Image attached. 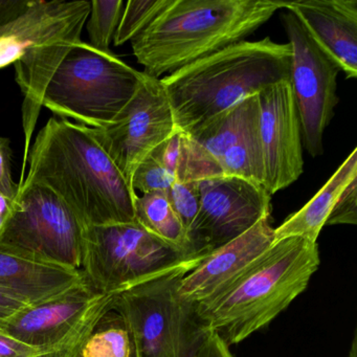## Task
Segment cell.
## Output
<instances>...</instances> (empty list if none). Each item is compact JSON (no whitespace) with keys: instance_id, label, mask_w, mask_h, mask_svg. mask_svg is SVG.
Wrapping results in <instances>:
<instances>
[{"instance_id":"cell-26","label":"cell","mask_w":357,"mask_h":357,"mask_svg":"<svg viewBox=\"0 0 357 357\" xmlns=\"http://www.w3.org/2000/svg\"><path fill=\"white\" fill-rule=\"evenodd\" d=\"M167 195L187 234L189 233L199 211V181L174 178Z\"/></svg>"},{"instance_id":"cell-3","label":"cell","mask_w":357,"mask_h":357,"mask_svg":"<svg viewBox=\"0 0 357 357\" xmlns=\"http://www.w3.org/2000/svg\"><path fill=\"white\" fill-rule=\"evenodd\" d=\"M319 262L314 242L301 237L275 242L227 289L190 307L198 333L214 332L229 347L241 342L308 287Z\"/></svg>"},{"instance_id":"cell-33","label":"cell","mask_w":357,"mask_h":357,"mask_svg":"<svg viewBox=\"0 0 357 357\" xmlns=\"http://www.w3.org/2000/svg\"><path fill=\"white\" fill-rule=\"evenodd\" d=\"M33 0H0V29L28 11Z\"/></svg>"},{"instance_id":"cell-23","label":"cell","mask_w":357,"mask_h":357,"mask_svg":"<svg viewBox=\"0 0 357 357\" xmlns=\"http://www.w3.org/2000/svg\"><path fill=\"white\" fill-rule=\"evenodd\" d=\"M173 0H129L123 11L120 24L114 37L116 47L132 41L148 28Z\"/></svg>"},{"instance_id":"cell-9","label":"cell","mask_w":357,"mask_h":357,"mask_svg":"<svg viewBox=\"0 0 357 357\" xmlns=\"http://www.w3.org/2000/svg\"><path fill=\"white\" fill-rule=\"evenodd\" d=\"M282 22L291 47L289 82L303 143L308 153L317 158L324 153V133L340 101L336 80L342 68L294 13H284Z\"/></svg>"},{"instance_id":"cell-27","label":"cell","mask_w":357,"mask_h":357,"mask_svg":"<svg viewBox=\"0 0 357 357\" xmlns=\"http://www.w3.org/2000/svg\"><path fill=\"white\" fill-rule=\"evenodd\" d=\"M72 349H47L30 346L0 332V357H72Z\"/></svg>"},{"instance_id":"cell-21","label":"cell","mask_w":357,"mask_h":357,"mask_svg":"<svg viewBox=\"0 0 357 357\" xmlns=\"http://www.w3.org/2000/svg\"><path fill=\"white\" fill-rule=\"evenodd\" d=\"M135 208V221L148 233L188 254H198L192 250L187 231L171 206L167 193L137 195Z\"/></svg>"},{"instance_id":"cell-2","label":"cell","mask_w":357,"mask_h":357,"mask_svg":"<svg viewBox=\"0 0 357 357\" xmlns=\"http://www.w3.org/2000/svg\"><path fill=\"white\" fill-rule=\"evenodd\" d=\"M291 47L241 41L160 79L175 127L187 135L263 89L290 80Z\"/></svg>"},{"instance_id":"cell-12","label":"cell","mask_w":357,"mask_h":357,"mask_svg":"<svg viewBox=\"0 0 357 357\" xmlns=\"http://www.w3.org/2000/svg\"><path fill=\"white\" fill-rule=\"evenodd\" d=\"M199 191V211L188 233L192 250L198 254H208L271 216L273 196L245 179H202Z\"/></svg>"},{"instance_id":"cell-32","label":"cell","mask_w":357,"mask_h":357,"mask_svg":"<svg viewBox=\"0 0 357 357\" xmlns=\"http://www.w3.org/2000/svg\"><path fill=\"white\" fill-rule=\"evenodd\" d=\"M28 305L30 304L17 294L0 288V327Z\"/></svg>"},{"instance_id":"cell-8","label":"cell","mask_w":357,"mask_h":357,"mask_svg":"<svg viewBox=\"0 0 357 357\" xmlns=\"http://www.w3.org/2000/svg\"><path fill=\"white\" fill-rule=\"evenodd\" d=\"M86 227L49 188L22 185L0 243L49 262L80 269Z\"/></svg>"},{"instance_id":"cell-19","label":"cell","mask_w":357,"mask_h":357,"mask_svg":"<svg viewBox=\"0 0 357 357\" xmlns=\"http://www.w3.org/2000/svg\"><path fill=\"white\" fill-rule=\"evenodd\" d=\"M257 103V95L246 98L185 135L204 158L219 169V160L227 148L239 137L246 119Z\"/></svg>"},{"instance_id":"cell-34","label":"cell","mask_w":357,"mask_h":357,"mask_svg":"<svg viewBox=\"0 0 357 357\" xmlns=\"http://www.w3.org/2000/svg\"><path fill=\"white\" fill-rule=\"evenodd\" d=\"M13 202L7 196L0 193V216L5 217L6 219L9 218Z\"/></svg>"},{"instance_id":"cell-28","label":"cell","mask_w":357,"mask_h":357,"mask_svg":"<svg viewBox=\"0 0 357 357\" xmlns=\"http://www.w3.org/2000/svg\"><path fill=\"white\" fill-rule=\"evenodd\" d=\"M357 223V178L353 179L338 197L326 225Z\"/></svg>"},{"instance_id":"cell-17","label":"cell","mask_w":357,"mask_h":357,"mask_svg":"<svg viewBox=\"0 0 357 357\" xmlns=\"http://www.w3.org/2000/svg\"><path fill=\"white\" fill-rule=\"evenodd\" d=\"M82 277L81 269L49 262L0 243V288L17 294L30 305L58 296Z\"/></svg>"},{"instance_id":"cell-7","label":"cell","mask_w":357,"mask_h":357,"mask_svg":"<svg viewBox=\"0 0 357 357\" xmlns=\"http://www.w3.org/2000/svg\"><path fill=\"white\" fill-rule=\"evenodd\" d=\"M191 271L179 269L116 294L112 310L126 321L137 357L192 356L202 334L178 294L181 279Z\"/></svg>"},{"instance_id":"cell-14","label":"cell","mask_w":357,"mask_h":357,"mask_svg":"<svg viewBox=\"0 0 357 357\" xmlns=\"http://www.w3.org/2000/svg\"><path fill=\"white\" fill-rule=\"evenodd\" d=\"M275 229L271 216L239 237L208 252L181 279L178 294L190 307L206 302L227 289L271 248Z\"/></svg>"},{"instance_id":"cell-29","label":"cell","mask_w":357,"mask_h":357,"mask_svg":"<svg viewBox=\"0 0 357 357\" xmlns=\"http://www.w3.org/2000/svg\"><path fill=\"white\" fill-rule=\"evenodd\" d=\"M12 155L11 141L8 137H0V193L14 202L20 187L12 177Z\"/></svg>"},{"instance_id":"cell-11","label":"cell","mask_w":357,"mask_h":357,"mask_svg":"<svg viewBox=\"0 0 357 357\" xmlns=\"http://www.w3.org/2000/svg\"><path fill=\"white\" fill-rule=\"evenodd\" d=\"M93 129L101 147L131 185L139 162L176 131L160 79L145 74L116 120L105 128Z\"/></svg>"},{"instance_id":"cell-1","label":"cell","mask_w":357,"mask_h":357,"mask_svg":"<svg viewBox=\"0 0 357 357\" xmlns=\"http://www.w3.org/2000/svg\"><path fill=\"white\" fill-rule=\"evenodd\" d=\"M26 162L22 185L49 188L85 227L137 222V193L91 127L50 119L37 135Z\"/></svg>"},{"instance_id":"cell-18","label":"cell","mask_w":357,"mask_h":357,"mask_svg":"<svg viewBox=\"0 0 357 357\" xmlns=\"http://www.w3.org/2000/svg\"><path fill=\"white\" fill-rule=\"evenodd\" d=\"M357 178V149L355 148L321 190L298 212L290 215L275 229L273 243L289 237H301L317 243L338 197L344 188Z\"/></svg>"},{"instance_id":"cell-20","label":"cell","mask_w":357,"mask_h":357,"mask_svg":"<svg viewBox=\"0 0 357 357\" xmlns=\"http://www.w3.org/2000/svg\"><path fill=\"white\" fill-rule=\"evenodd\" d=\"M219 170L222 176L238 177L264 187V160L259 130L258 103L246 119L239 137L219 160Z\"/></svg>"},{"instance_id":"cell-5","label":"cell","mask_w":357,"mask_h":357,"mask_svg":"<svg viewBox=\"0 0 357 357\" xmlns=\"http://www.w3.org/2000/svg\"><path fill=\"white\" fill-rule=\"evenodd\" d=\"M144 77L112 52L99 51L81 40L52 77L43 107L91 128H105L135 96Z\"/></svg>"},{"instance_id":"cell-24","label":"cell","mask_w":357,"mask_h":357,"mask_svg":"<svg viewBox=\"0 0 357 357\" xmlns=\"http://www.w3.org/2000/svg\"><path fill=\"white\" fill-rule=\"evenodd\" d=\"M123 0H93L91 3L87 32L89 45L93 49L110 53V45L114 40L116 29L120 24L123 11Z\"/></svg>"},{"instance_id":"cell-30","label":"cell","mask_w":357,"mask_h":357,"mask_svg":"<svg viewBox=\"0 0 357 357\" xmlns=\"http://www.w3.org/2000/svg\"><path fill=\"white\" fill-rule=\"evenodd\" d=\"M191 357H234L229 347L214 332L200 335Z\"/></svg>"},{"instance_id":"cell-31","label":"cell","mask_w":357,"mask_h":357,"mask_svg":"<svg viewBox=\"0 0 357 357\" xmlns=\"http://www.w3.org/2000/svg\"><path fill=\"white\" fill-rule=\"evenodd\" d=\"M158 152L165 168L175 177L181 156V133L175 131L166 142L158 146Z\"/></svg>"},{"instance_id":"cell-10","label":"cell","mask_w":357,"mask_h":357,"mask_svg":"<svg viewBox=\"0 0 357 357\" xmlns=\"http://www.w3.org/2000/svg\"><path fill=\"white\" fill-rule=\"evenodd\" d=\"M116 296L98 292L83 275L58 296L28 305L8 319L0 332L38 348L76 351L97 321L112 310Z\"/></svg>"},{"instance_id":"cell-22","label":"cell","mask_w":357,"mask_h":357,"mask_svg":"<svg viewBox=\"0 0 357 357\" xmlns=\"http://www.w3.org/2000/svg\"><path fill=\"white\" fill-rule=\"evenodd\" d=\"M72 357H137V350L126 321L112 309L93 326Z\"/></svg>"},{"instance_id":"cell-13","label":"cell","mask_w":357,"mask_h":357,"mask_svg":"<svg viewBox=\"0 0 357 357\" xmlns=\"http://www.w3.org/2000/svg\"><path fill=\"white\" fill-rule=\"evenodd\" d=\"M257 96L264 188L273 196L302 175V131L289 81L267 87Z\"/></svg>"},{"instance_id":"cell-36","label":"cell","mask_w":357,"mask_h":357,"mask_svg":"<svg viewBox=\"0 0 357 357\" xmlns=\"http://www.w3.org/2000/svg\"><path fill=\"white\" fill-rule=\"evenodd\" d=\"M349 357H356V340H353L352 349H351L350 356Z\"/></svg>"},{"instance_id":"cell-35","label":"cell","mask_w":357,"mask_h":357,"mask_svg":"<svg viewBox=\"0 0 357 357\" xmlns=\"http://www.w3.org/2000/svg\"><path fill=\"white\" fill-rule=\"evenodd\" d=\"M6 222H7V219L5 217L0 216V237L3 235V229H5Z\"/></svg>"},{"instance_id":"cell-16","label":"cell","mask_w":357,"mask_h":357,"mask_svg":"<svg viewBox=\"0 0 357 357\" xmlns=\"http://www.w3.org/2000/svg\"><path fill=\"white\" fill-rule=\"evenodd\" d=\"M319 45L337 62L347 78L357 77L356 0L286 1Z\"/></svg>"},{"instance_id":"cell-6","label":"cell","mask_w":357,"mask_h":357,"mask_svg":"<svg viewBox=\"0 0 357 357\" xmlns=\"http://www.w3.org/2000/svg\"><path fill=\"white\" fill-rule=\"evenodd\" d=\"M206 254H188L137 222L86 227L81 271L98 292L119 294L179 269H193Z\"/></svg>"},{"instance_id":"cell-15","label":"cell","mask_w":357,"mask_h":357,"mask_svg":"<svg viewBox=\"0 0 357 357\" xmlns=\"http://www.w3.org/2000/svg\"><path fill=\"white\" fill-rule=\"evenodd\" d=\"M91 3L33 0L24 15L0 29V68L14 64L32 45L84 28Z\"/></svg>"},{"instance_id":"cell-25","label":"cell","mask_w":357,"mask_h":357,"mask_svg":"<svg viewBox=\"0 0 357 357\" xmlns=\"http://www.w3.org/2000/svg\"><path fill=\"white\" fill-rule=\"evenodd\" d=\"M174 178L162 165L156 148L135 168L131 177V187L143 194L156 192L168 194Z\"/></svg>"},{"instance_id":"cell-4","label":"cell","mask_w":357,"mask_h":357,"mask_svg":"<svg viewBox=\"0 0 357 357\" xmlns=\"http://www.w3.org/2000/svg\"><path fill=\"white\" fill-rule=\"evenodd\" d=\"M275 0H173L132 41L143 73L160 79L245 40L285 8Z\"/></svg>"}]
</instances>
